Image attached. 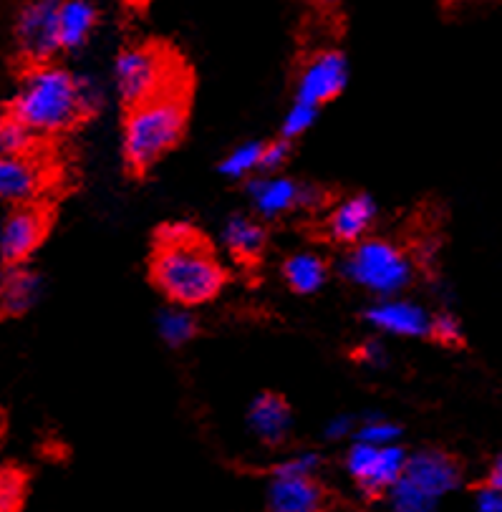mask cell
<instances>
[{
	"mask_svg": "<svg viewBox=\"0 0 502 512\" xmlns=\"http://www.w3.org/2000/svg\"><path fill=\"white\" fill-rule=\"evenodd\" d=\"M487 485L497 487V490H502V454L497 457L495 462H492L490 472H487Z\"/></svg>",
	"mask_w": 502,
	"mask_h": 512,
	"instance_id": "cell-34",
	"label": "cell"
},
{
	"mask_svg": "<svg viewBox=\"0 0 502 512\" xmlns=\"http://www.w3.org/2000/svg\"><path fill=\"white\" fill-rule=\"evenodd\" d=\"M354 359L364 364L366 369H384L389 364V351L379 338H366L364 344L354 351Z\"/></svg>",
	"mask_w": 502,
	"mask_h": 512,
	"instance_id": "cell-31",
	"label": "cell"
},
{
	"mask_svg": "<svg viewBox=\"0 0 502 512\" xmlns=\"http://www.w3.org/2000/svg\"><path fill=\"white\" fill-rule=\"evenodd\" d=\"M187 127V106L180 91L170 89L142 104L129 106L122 132V154L134 175H144L180 144Z\"/></svg>",
	"mask_w": 502,
	"mask_h": 512,
	"instance_id": "cell-3",
	"label": "cell"
},
{
	"mask_svg": "<svg viewBox=\"0 0 502 512\" xmlns=\"http://www.w3.org/2000/svg\"><path fill=\"white\" fill-rule=\"evenodd\" d=\"M321 470V457L316 452H296L275 465V475H313Z\"/></svg>",
	"mask_w": 502,
	"mask_h": 512,
	"instance_id": "cell-29",
	"label": "cell"
},
{
	"mask_svg": "<svg viewBox=\"0 0 502 512\" xmlns=\"http://www.w3.org/2000/svg\"><path fill=\"white\" fill-rule=\"evenodd\" d=\"M475 510L477 512H502V490L492 485H482L475 492Z\"/></svg>",
	"mask_w": 502,
	"mask_h": 512,
	"instance_id": "cell-33",
	"label": "cell"
},
{
	"mask_svg": "<svg viewBox=\"0 0 502 512\" xmlns=\"http://www.w3.org/2000/svg\"><path fill=\"white\" fill-rule=\"evenodd\" d=\"M283 280L298 296H316L328 283V263L313 250H298L283 263Z\"/></svg>",
	"mask_w": 502,
	"mask_h": 512,
	"instance_id": "cell-20",
	"label": "cell"
},
{
	"mask_svg": "<svg viewBox=\"0 0 502 512\" xmlns=\"http://www.w3.org/2000/svg\"><path fill=\"white\" fill-rule=\"evenodd\" d=\"M407 460H409V452L399 442L379 447V452H376L369 472H366L364 480L356 482V485H359V490L369 497L386 495V492L397 485L399 477L404 475Z\"/></svg>",
	"mask_w": 502,
	"mask_h": 512,
	"instance_id": "cell-19",
	"label": "cell"
},
{
	"mask_svg": "<svg viewBox=\"0 0 502 512\" xmlns=\"http://www.w3.org/2000/svg\"><path fill=\"white\" fill-rule=\"evenodd\" d=\"M429 336L442 346H460L462 344V323L452 311L432 313V331Z\"/></svg>",
	"mask_w": 502,
	"mask_h": 512,
	"instance_id": "cell-27",
	"label": "cell"
},
{
	"mask_svg": "<svg viewBox=\"0 0 502 512\" xmlns=\"http://www.w3.org/2000/svg\"><path fill=\"white\" fill-rule=\"evenodd\" d=\"M455 3H490V0H455Z\"/></svg>",
	"mask_w": 502,
	"mask_h": 512,
	"instance_id": "cell-36",
	"label": "cell"
},
{
	"mask_svg": "<svg viewBox=\"0 0 502 512\" xmlns=\"http://www.w3.org/2000/svg\"><path fill=\"white\" fill-rule=\"evenodd\" d=\"M76 86H79V101H81V111H84V119L99 114L106 99L101 81L91 74H79L76 76Z\"/></svg>",
	"mask_w": 502,
	"mask_h": 512,
	"instance_id": "cell-28",
	"label": "cell"
},
{
	"mask_svg": "<svg viewBox=\"0 0 502 512\" xmlns=\"http://www.w3.org/2000/svg\"><path fill=\"white\" fill-rule=\"evenodd\" d=\"M248 197L253 210L260 217L268 220H278L281 215L291 210H313L323 202V195L311 185H301V182L291 180L283 175H268L260 172V177H253L248 182Z\"/></svg>",
	"mask_w": 502,
	"mask_h": 512,
	"instance_id": "cell-8",
	"label": "cell"
},
{
	"mask_svg": "<svg viewBox=\"0 0 502 512\" xmlns=\"http://www.w3.org/2000/svg\"><path fill=\"white\" fill-rule=\"evenodd\" d=\"M462 470L452 454L442 449H419L409 454L404 475L386 492L389 512H434L439 500L455 492Z\"/></svg>",
	"mask_w": 502,
	"mask_h": 512,
	"instance_id": "cell-4",
	"label": "cell"
},
{
	"mask_svg": "<svg viewBox=\"0 0 502 512\" xmlns=\"http://www.w3.org/2000/svg\"><path fill=\"white\" fill-rule=\"evenodd\" d=\"M124 3H132V6H139V3H144V0H124Z\"/></svg>",
	"mask_w": 502,
	"mask_h": 512,
	"instance_id": "cell-37",
	"label": "cell"
},
{
	"mask_svg": "<svg viewBox=\"0 0 502 512\" xmlns=\"http://www.w3.org/2000/svg\"><path fill=\"white\" fill-rule=\"evenodd\" d=\"M263 142H243L220 159V175L228 180H248L263 169Z\"/></svg>",
	"mask_w": 502,
	"mask_h": 512,
	"instance_id": "cell-22",
	"label": "cell"
},
{
	"mask_svg": "<svg viewBox=\"0 0 502 512\" xmlns=\"http://www.w3.org/2000/svg\"><path fill=\"white\" fill-rule=\"evenodd\" d=\"M354 439L369 442L374 447H386V444H397L402 439V427L397 422H392V419L381 417V414H369L356 427Z\"/></svg>",
	"mask_w": 502,
	"mask_h": 512,
	"instance_id": "cell-24",
	"label": "cell"
},
{
	"mask_svg": "<svg viewBox=\"0 0 502 512\" xmlns=\"http://www.w3.org/2000/svg\"><path fill=\"white\" fill-rule=\"evenodd\" d=\"M43 296L41 275L26 263L6 265L0 273V311L8 316H23L33 311Z\"/></svg>",
	"mask_w": 502,
	"mask_h": 512,
	"instance_id": "cell-16",
	"label": "cell"
},
{
	"mask_svg": "<svg viewBox=\"0 0 502 512\" xmlns=\"http://www.w3.org/2000/svg\"><path fill=\"white\" fill-rule=\"evenodd\" d=\"M36 134H61L84 119L76 74L56 64H33L23 74L11 111Z\"/></svg>",
	"mask_w": 502,
	"mask_h": 512,
	"instance_id": "cell-2",
	"label": "cell"
},
{
	"mask_svg": "<svg viewBox=\"0 0 502 512\" xmlns=\"http://www.w3.org/2000/svg\"><path fill=\"white\" fill-rule=\"evenodd\" d=\"M220 243L240 263H255L268 245V233L255 217L233 215L222 225Z\"/></svg>",
	"mask_w": 502,
	"mask_h": 512,
	"instance_id": "cell-17",
	"label": "cell"
},
{
	"mask_svg": "<svg viewBox=\"0 0 502 512\" xmlns=\"http://www.w3.org/2000/svg\"><path fill=\"white\" fill-rule=\"evenodd\" d=\"M316 3H321V6H328V8H331V6H339L341 0H316Z\"/></svg>",
	"mask_w": 502,
	"mask_h": 512,
	"instance_id": "cell-35",
	"label": "cell"
},
{
	"mask_svg": "<svg viewBox=\"0 0 502 512\" xmlns=\"http://www.w3.org/2000/svg\"><path fill=\"white\" fill-rule=\"evenodd\" d=\"M288 157H291V139H273V142H268L263 147V169H260V172H268V175L281 172L283 164L288 162Z\"/></svg>",
	"mask_w": 502,
	"mask_h": 512,
	"instance_id": "cell-30",
	"label": "cell"
},
{
	"mask_svg": "<svg viewBox=\"0 0 502 512\" xmlns=\"http://www.w3.org/2000/svg\"><path fill=\"white\" fill-rule=\"evenodd\" d=\"M61 0H28L16 18V46L31 64H48L61 51Z\"/></svg>",
	"mask_w": 502,
	"mask_h": 512,
	"instance_id": "cell-7",
	"label": "cell"
},
{
	"mask_svg": "<svg viewBox=\"0 0 502 512\" xmlns=\"http://www.w3.org/2000/svg\"><path fill=\"white\" fill-rule=\"evenodd\" d=\"M114 89L127 106L172 89L170 56L154 46H127L114 61Z\"/></svg>",
	"mask_w": 502,
	"mask_h": 512,
	"instance_id": "cell-6",
	"label": "cell"
},
{
	"mask_svg": "<svg viewBox=\"0 0 502 512\" xmlns=\"http://www.w3.org/2000/svg\"><path fill=\"white\" fill-rule=\"evenodd\" d=\"M293 427V414L286 399L278 394H258L248 409V429L268 447L286 442Z\"/></svg>",
	"mask_w": 502,
	"mask_h": 512,
	"instance_id": "cell-15",
	"label": "cell"
},
{
	"mask_svg": "<svg viewBox=\"0 0 502 512\" xmlns=\"http://www.w3.org/2000/svg\"><path fill=\"white\" fill-rule=\"evenodd\" d=\"M149 275L167 301L185 308L212 303L228 283V270L222 268L200 233L185 243L154 245Z\"/></svg>",
	"mask_w": 502,
	"mask_h": 512,
	"instance_id": "cell-1",
	"label": "cell"
},
{
	"mask_svg": "<svg viewBox=\"0 0 502 512\" xmlns=\"http://www.w3.org/2000/svg\"><path fill=\"white\" fill-rule=\"evenodd\" d=\"M376 222V202L369 195H351L333 207L326 220V230L336 243L356 245L369 238Z\"/></svg>",
	"mask_w": 502,
	"mask_h": 512,
	"instance_id": "cell-14",
	"label": "cell"
},
{
	"mask_svg": "<svg viewBox=\"0 0 502 512\" xmlns=\"http://www.w3.org/2000/svg\"><path fill=\"white\" fill-rule=\"evenodd\" d=\"M318 119V106L306 104V101H293L291 109L286 111V117H283L281 124V137L286 139H298L303 137L306 132H311V127L316 124Z\"/></svg>",
	"mask_w": 502,
	"mask_h": 512,
	"instance_id": "cell-25",
	"label": "cell"
},
{
	"mask_svg": "<svg viewBox=\"0 0 502 512\" xmlns=\"http://www.w3.org/2000/svg\"><path fill=\"white\" fill-rule=\"evenodd\" d=\"M36 147V132L13 114L0 119V157H23Z\"/></svg>",
	"mask_w": 502,
	"mask_h": 512,
	"instance_id": "cell-23",
	"label": "cell"
},
{
	"mask_svg": "<svg viewBox=\"0 0 502 512\" xmlns=\"http://www.w3.org/2000/svg\"><path fill=\"white\" fill-rule=\"evenodd\" d=\"M364 321L374 331L397 338H424L432 331V313L422 303L399 296L379 298L371 303L364 313Z\"/></svg>",
	"mask_w": 502,
	"mask_h": 512,
	"instance_id": "cell-11",
	"label": "cell"
},
{
	"mask_svg": "<svg viewBox=\"0 0 502 512\" xmlns=\"http://www.w3.org/2000/svg\"><path fill=\"white\" fill-rule=\"evenodd\" d=\"M0 432H3V419H0Z\"/></svg>",
	"mask_w": 502,
	"mask_h": 512,
	"instance_id": "cell-38",
	"label": "cell"
},
{
	"mask_svg": "<svg viewBox=\"0 0 502 512\" xmlns=\"http://www.w3.org/2000/svg\"><path fill=\"white\" fill-rule=\"evenodd\" d=\"M46 215L33 205H16L0 222V260L3 265L26 263L46 238Z\"/></svg>",
	"mask_w": 502,
	"mask_h": 512,
	"instance_id": "cell-10",
	"label": "cell"
},
{
	"mask_svg": "<svg viewBox=\"0 0 502 512\" xmlns=\"http://www.w3.org/2000/svg\"><path fill=\"white\" fill-rule=\"evenodd\" d=\"M192 311H195V308L177 306V303H170L164 311H159V338H162L170 349H182V346H187L192 338L197 336V318Z\"/></svg>",
	"mask_w": 502,
	"mask_h": 512,
	"instance_id": "cell-21",
	"label": "cell"
},
{
	"mask_svg": "<svg viewBox=\"0 0 502 512\" xmlns=\"http://www.w3.org/2000/svg\"><path fill=\"white\" fill-rule=\"evenodd\" d=\"M341 273L349 283L376 298H392L407 291L414 280V263L407 250L386 238H364L351 245L341 260Z\"/></svg>",
	"mask_w": 502,
	"mask_h": 512,
	"instance_id": "cell-5",
	"label": "cell"
},
{
	"mask_svg": "<svg viewBox=\"0 0 502 512\" xmlns=\"http://www.w3.org/2000/svg\"><path fill=\"white\" fill-rule=\"evenodd\" d=\"M46 187V169L31 154L0 157V202L31 205Z\"/></svg>",
	"mask_w": 502,
	"mask_h": 512,
	"instance_id": "cell-13",
	"label": "cell"
},
{
	"mask_svg": "<svg viewBox=\"0 0 502 512\" xmlns=\"http://www.w3.org/2000/svg\"><path fill=\"white\" fill-rule=\"evenodd\" d=\"M26 477L13 467H0V512H21Z\"/></svg>",
	"mask_w": 502,
	"mask_h": 512,
	"instance_id": "cell-26",
	"label": "cell"
},
{
	"mask_svg": "<svg viewBox=\"0 0 502 512\" xmlns=\"http://www.w3.org/2000/svg\"><path fill=\"white\" fill-rule=\"evenodd\" d=\"M349 84V61L341 51L316 53L306 66L296 84V99L306 101L321 109L323 104L333 101Z\"/></svg>",
	"mask_w": 502,
	"mask_h": 512,
	"instance_id": "cell-9",
	"label": "cell"
},
{
	"mask_svg": "<svg viewBox=\"0 0 502 512\" xmlns=\"http://www.w3.org/2000/svg\"><path fill=\"white\" fill-rule=\"evenodd\" d=\"M356 419L351 414H339V417L328 419L326 427H323V437L331 439V442H344L351 434H356Z\"/></svg>",
	"mask_w": 502,
	"mask_h": 512,
	"instance_id": "cell-32",
	"label": "cell"
},
{
	"mask_svg": "<svg viewBox=\"0 0 502 512\" xmlns=\"http://www.w3.org/2000/svg\"><path fill=\"white\" fill-rule=\"evenodd\" d=\"M99 11L91 0H61L59 36L61 51H79L94 36Z\"/></svg>",
	"mask_w": 502,
	"mask_h": 512,
	"instance_id": "cell-18",
	"label": "cell"
},
{
	"mask_svg": "<svg viewBox=\"0 0 502 512\" xmlns=\"http://www.w3.org/2000/svg\"><path fill=\"white\" fill-rule=\"evenodd\" d=\"M268 512H323L326 490L313 475H275L265 490Z\"/></svg>",
	"mask_w": 502,
	"mask_h": 512,
	"instance_id": "cell-12",
	"label": "cell"
}]
</instances>
